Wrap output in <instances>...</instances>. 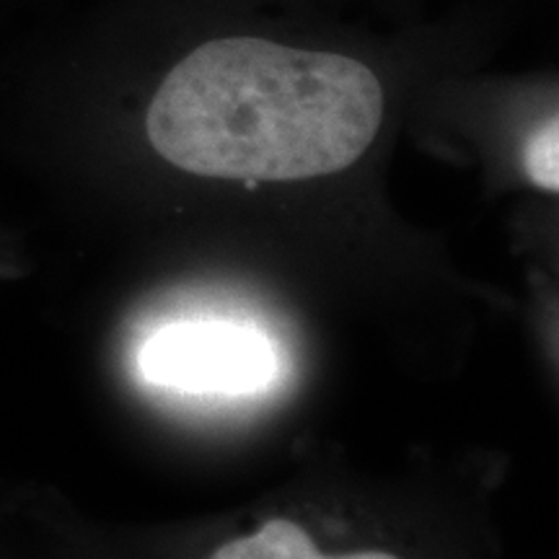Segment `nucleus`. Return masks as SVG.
<instances>
[{
	"label": "nucleus",
	"instance_id": "obj_1",
	"mask_svg": "<svg viewBox=\"0 0 559 559\" xmlns=\"http://www.w3.org/2000/svg\"><path fill=\"white\" fill-rule=\"evenodd\" d=\"M383 122L381 81L347 55L257 37L210 39L153 96V151L207 179L304 181L345 171Z\"/></svg>",
	"mask_w": 559,
	"mask_h": 559
},
{
	"label": "nucleus",
	"instance_id": "obj_2",
	"mask_svg": "<svg viewBox=\"0 0 559 559\" xmlns=\"http://www.w3.org/2000/svg\"><path fill=\"white\" fill-rule=\"evenodd\" d=\"M140 370L164 386L247 394L270 379L272 349L267 340L243 326L179 324L145 342Z\"/></svg>",
	"mask_w": 559,
	"mask_h": 559
},
{
	"label": "nucleus",
	"instance_id": "obj_3",
	"mask_svg": "<svg viewBox=\"0 0 559 559\" xmlns=\"http://www.w3.org/2000/svg\"><path fill=\"white\" fill-rule=\"evenodd\" d=\"M207 559H404L389 549L326 551L300 523L272 519L239 539L221 544Z\"/></svg>",
	"mask_w": 559,
	"mask_h": 559
},
{
	"label": "nucleus",
	"instance_id": "obj_4",
	"mask_svg": "<svg viewBox=\"0 0 559 559\" xmlns=\"http://www.w3.org/2000/svg\"><path fill=\"white\" fill-rule=\"evenodd\" d=\"M526 174L547 192L559 190V124L551 117L534 132L526 145Z\"/></svg>",
	"mask_w": 559,
	"mask_h": 559
}]
</instances>
